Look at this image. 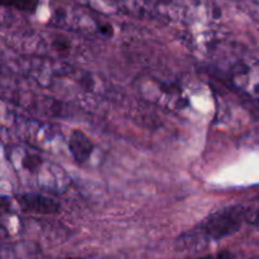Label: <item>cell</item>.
Returning a JSON list of instances; mask_svg holds the SVG:
<instances>
[{"label": "cell", "mask_w": 259, "mask_h": 259, "mask_svg": "<svg viewBox=\"0 0 259 259\" xmlns=\"http://www.w3.org/2000/svg\"><path fill=\"white\" fill-rule=\"evenodd\" d=\"M247 223L245 205H229L207 215L195 228L182 234L176 244L180 250L205 249L214 242L235 234Z\"/></svg>", "instance_id": "cell-1"}, {"label": "cell", "mask_w": 259, "mask_h": 259, "mask_svg": "<svg viewBox=\"0 0 259 259\" xmlns=\"http://www.w3.org/2000/svg\"><path fill=\"white\" fill-rule=\"evenodd\" d=\"M19 206L25 212L39 215L58 214L61 210L60 202L48 195L40 192H25L17 197Z\"/></svg>", "instance_id": "cell-2"}, {"label": "cell", "mask_w": 259, "mask_h": 259, "mask_svg": "<svg viewBox=\"0 0 259 259\" xmlns=\"http://www.w3.org/2000/svg\"><path fill=\"white\" fill-rule=\"evenodd\" d=\"M68 147H70V152L73 159L77 163H85L86 161H89L91 153H93L94 143L83 132L76 129L71 133Z\"/></svg>", "instance_id": "cell-3"}, {"label": "cell", "mask_w": 259, "mask_h": 259, "mask_svg": "<svg viewBox=\"0 0 259 259\" xmlns=\"http://www.w3.org/2000/svg\"><path fill=\"white\" fill-rule=\"evenodd\" d=\"M3 7L15 8L17 10L25 13H33L37 9L39 0H0Z\"/></svg>", "instance_id": "cell-4"}, {"label": "cell", "mask_w": 259, "mask_h": 259, "mask_svg": "<svg viewBox=\"0 0 259 259\" xmlns=\"http://www.w3.org/2000/svg\"><path fill=\"white\" fill-rule=\"evenodd\" d=\"M245 207H247V223L259 225V199Z\"/></svg>", "instance_id": "cell-5"}, {"label": "cell", "mask_w": 259, "mask_h": 259, "mask_svg": "<svg viewBox=\"0 0 259 259\" xmlns=\"http://www.w3.org/2000/svg\"><path fill=\"white\" fill-rule=\"evenodd\" d=\"M67 259H81V258H67Z\"/></svg>", "instance_id": "cell-6"}, {"label": "cell", "mask_w": 259, "mask_h": 259, "mask_svg": "<svg viewBox=\"0 0 259 259\" xmlns=\"http://www.w3.org/2000/svg\"><path fill=\"white\" fill-rule=\"evenodd\" d=\"M258 259H259V258H258Z\"/></svg>", "instance_id": "cell-7"}]
</instances>
